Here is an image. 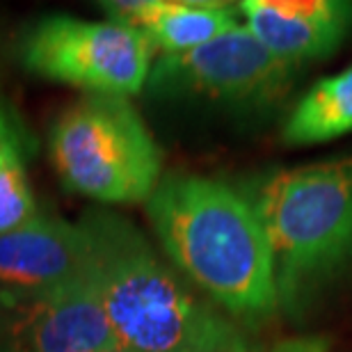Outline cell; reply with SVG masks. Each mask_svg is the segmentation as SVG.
Instances as JSON below:
<instances>
[{"label": "cell", "mask_w": 352, "mask_h": 352, "mask_svg": "<svg viewBox=\"0 0 352 352\" xmlns=\"http://www.w3.org/2000/svg\"><path fill=\"white\" fill-rule=\"evenodd\" d=\"M85 277L117 343L131 352H222L245 339L124 215L89 208L78 220Z\"/></svg>", "instance_id": "7a4b0ae2"}, {"label": "cell", "mask_w": 352, "mask_h": 352, "mask_svg": "<svg viewBox=\"0 0 352 352\" xmlns=\"http://www.w3.org/2000/svg\"><path fill=\"white\" fill-rule=\"evenodd\" d=\"M48 158L69 192L101 204L149 201L163 179V151L124 96L85 94L62 108Z\"/></svg>", "instance_id": "277c9868"}, {"label": "cell", "mask_w": 352, "mask_h": 352, "mask_svg": "<svg viewBox=\"0 0 352 352\" xmlns=\"http://www.w3.org/2000/svg\"><path fill=\"white\" fill-rule=\"evenodd\" d=\"M238 10L245 28L293 67L329 58L352 30V3L343 0H243Z\"/></svg>", "instance_id": "ba28073f"}, {"label": "cell", "mask_w": 352, "mask_h": 352, "mask_svg": "<svg viewBox=\"0 0 352 352\" xmlns=\"http://www.w3.org/2000/svg\"><path fill=\"white\" fill-rule=\"evenodd\" d=\"M37 215L21 140L10 129L0 144V236L25 227Z\"/></svg>", "instance_id": "7c38bea8"}, {"label": "cell", "mask_w": 352, "mask_h": 352, "mask_svg": "<svg viewBox=\"0 0 352 352\" xmlns=\"http://www.w3.org/2000/svg\"><path fill=\"white\" fill-rule=\"evenodd\" d=\"M274 258L279 307L295 309L352 265V153L248 183Z\"/></svg>", "instance_id": "3957f363"}, {"label": "cell", "mask_w": 352, "mask_h": 352, "mask_svg": "<svg viewBox=\"0 0 352 352\" xmlns=\"http://www.w3.org/2000/svg\"><path fill=\"white\" fill-rule=\"evenodd\" d=\"M19 62L25 72L87 94L131 96L151 74L153 48L135 28L85 21L69 14L39 19L21 34Z\"/></svg>", "instance_id": "8992f818"}, {"label": "cell", "mask_w": 352, "mask_h": 352, "mask_svg": "<svg viewBox=\"0 0 352 352\" xmlns=\"http://www.w3.org/2000/svg\"><path fill=\"white\" fill-rule=\"evenodd\" d=\"M348 133H352V67L316 80L286 117L281 138L291 146H311Z\"/></svg>", "instance_id": "8fae6325"}, {"label": "cell", "mask_w": 352, "mask_h": 352, "mask_svg": "<svg viewBox=\"0 0 352 352\" xmlns=\"http://www.w3.org/2000/svg\"><path fill=\"white\" fill-rule=\"evenodd\" d=\"M85 274V245L76 224L39 213L0 236V291L37 293Z\"/></svg>", "instance_id": "9c48e42d"}, {"label": "cell", "mask_w": 352, "mask_h": 352, "mask_svg": "<svg viewBox=\"0 0 352 352\" xmlns=\"http://www.w3.org/2000/svg\"><path fill=\"white\" fill-rule=\"evenodd\" d=\"M119 346L82 277L37 293L0 291V352H103Z\"/></svg>", "instance_id": "52a82bcc"}, {"label": "cell", "mask_w": 352, "mask_h": 352, "mask_svg": "<svg viewBox=\"0 0 352 352\" xmlns=\"http://www.w3.org/2000/svg\"><path fill=\"white\" fill-rule=\"evenodd\" d=\"M10 129H12L10 122H7L5 115H3V112H0V144H3V140H5L7 133H10Z\"/></svg>", "instance_id": "4fadbf2b"}, {"label": "cell", "mask_w": 352, "mask_h": 352, "mask_svg": "<svg viewBox=\"0 0 352 352\" xmlns=\"http://www.w3.org/2000/svg\"><path fill=\"white\" fill-rule=\"evenodd\" d=\"M222 352H254V350H252L250 346H248V343H238V346H234V348H227V350H222Z\"/></svg>", "instance_id": "5bb4252c"}, {"label": "cell", "mask_w": 352, "mask_h": 352, "mask_svg": "<svg viewBox=\"0 0 352 352\" xmlns=\"http://www.w3.org/2000/svg\"><path fill=\"white\" fill-rule=\"evenodd\" d=\"M295 67L274 58L245 25L151 65L146 94L160 101L204 103L236 115H263L291 91Z\"/></svg>", "instance_id": "5b68a950"}, {"label": "cell", "mask_w": 352, "mask_h": 352, "mask_svg": "<svg viewBox=\"0 0 352 352\" xmlns=\"http://www.w3.org/2000/svg\"><path fill=\"white\" fill-rule=\"evenodd\" d=\"M103 352H131V350H126L124 346H115V348H108V350H103Z\"/></svg>", "instance_id": "9a60e30c"}, {"label": "cell", "mask_w": 352, "mask_h": 352, "mask_svg": "<svg viewBox=\"0 0 352 352\" xmlns=\"http://www.w3.org/2000/svg\"><path fill=\"white\" fill-rule=\"evenodd\" d=\"M98 7L108 21L135 28L165 55L195 51L241 25V10L215 0H112Z\"/></svg>", "instance_id": "30bf717a"}, {"label": "cell", "mask_w": 352, "mask_h": 352, "mask_svg": "<svg viewBox=\"0 0 352 352\" xmlns=\"http://www.w3.org/2000/svg\"><path fill=\"white\" fill-rule=\"evenodd\" d=\"M146 217L172 265L220 311L245 325L277 314L270 241L241 190L213 176L170 172L146 201Z\"/></svg>", "instance_id": "6da1fadb"}]
</instances>
